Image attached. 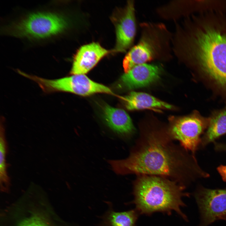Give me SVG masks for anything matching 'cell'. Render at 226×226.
<instances>
[{
    "label": "cell",
    "instance_id": "15",
    "mask_svg": "<svg viewBox=\"0 0 226 226\" xmlns=\"http://www.w3.org/2000/svg\"><path fill=\"white\" fill-rule=\"evenodd\" d=\"M226 133V110L223 111L211 119L207 130V141L211 142Z\"/></svg>",
    "mask_w": 226,
    "mask_h": 226
},
{
    "label": "cell",
    "instance_id": "12",
    "mask_svg": "<svg viewBox=\"0 0 226 226\" xmlns=\"http://www.w3.org/2000/svg\"><path fill=\"white\" fill-rule=\"evenodd\" d=\"M104 119L108 126L122 139L131 138L135 129L129 115L123 109L108 105L103 108Z\"/></svg>",
    "mask_w": 226,
    "mask_h": 226
},
{
    "label": "cell",
    "instance_id": "10",
    "mask_svg": "<svg viewBox=\"0 0 226 226\" xmlns=\"http://www.w3.org/2000/svg\"><path fill=\"white\" fill-rule=\"evenodd\" d=\"M162 71L160 65L147 63L139 64L121 76L119 86L127 90L145 87L158 80Z\"/></svg>",
    "mask_w": 226,
    "mask_h": 226
},
{
    "label": "cell",
    "instance_id": "14",
    "mask_svg": "<svg viewBox=\"0 0 226 226\" xmlns=\"http://www.w3.org/2000/svg\"><path fill=\"white\" fill-rule=\"evenodd\" d=\"M109 208L103 216L100 226H136L139 212L136 209L123 212L115 211L109 203Z\"/></svg>",
    "mask_w": 226,
    "mask_h": 226
},
{
    "label": "cell",
    "instance_id": "17",
    "mask_svg": "<svg viewBox=\"0 0 226 226\" xmlns=\"http://www.w3.org/2000/svg\"><path fill=\"white\" fill-rule=\"evenodd\" d=\"M46 215L35 213L25 218L17 226H52Z\"/></svg>",
    "mask_w": 226,
    "mask_h": 226
},
{
    "label": "cell",
    "instance_id": "2",
    "mask_svg": "<svg viewBox=\"0 0 226 226\" xmlns=\"http://www.w3.org/2000/svg\"><path fill=\"white\" fill-rule=\"evenodd\" d=\"M176 54L180 60L194 58L210 79L226 89V34L210 26L194 34L185 32L178 42Z\"/></svg>",
    "mask_w": 226,
    "mask_h": 226
},
{
    "label": "cell",
    "instance_id": "11",
    "mask_svg": "<svg viewBox=\"0 0 226 226\" xmlns=\"http://www.w3.org/2000/svg\"><path fill=\"white\" fill-rule=\"evenodd\" d=\"M109 52L96 42L82 46L74 58L71 74H85Z\"/></svg>",
    "mask_w": 226,
    "mask_h": 226
},
{
    "label": "cell",
    "instance_id": "9",
    "mask_svg": "<svg viewBox=\"0 0 226 226\" xmlns=\"http://www.w3.org/2000/svg\"><path fill=\"white\" fill-rule=\"evenodd\" d=\"M134 5L133 1H128L125 6L117 10L111 17L116 35L114 52H125L133 43L137 28Z\"/></svg>",
    "mask_w": 226,
    "mask_h": 226
},
{
    "label": "cell",
    "instance_id": "5",
    "mask_svg": "<svg viewBox=\"0 0 226 226\" xmlns=\"http://www.w3.org/2000/svg\"><path fill=\"white\" fill-rule=\"evenodd\" d=\"M68 26L62 15L51 12L30 14L4 28L5 34L32 39L48 38L59 34Z\"/></svg>",
    "mask_w": 226,
    "mask_h": 226
},
{
    "label": "cell",
    "instance_id": "4",
    "mask_svg": "<svg viewBox=\"0 0 226 226\" xmlns=\"http://www.w3.org/2000/svg\"><path fill=\"white\" fill-rule=\"evenodd\" d=\"M141 35L138 43L123 59L125 73L133 67L154 60L166 61L172 58L173 34L161 23H141Z\"/></svg>",
    "mask_w": 226,
    "mask_h": 226
},
{
    "label": "cell",
    "instance_id": "3",
    "mask_svg": "<svg viewBox=\"0 0 226 226\" xmlns=\"http://www.w3.org/2000/svg\"><path fill=\"white\" fill-rule=\"evenodd\" d=\"M132 203L139 213L151 214L156 212L170 213L174 211L186 220L180 209L185 205L182 198L188 196L185 187L166 178L156 175H137L133 181Z\"/></svg>",
    "mask_w": 226,
    "mask_h": 226
},
{
    "label": "cell",
    "instance_id": "7",
    "mask_svg": "<svg viewBox=\"0 0 226 226\" xmlns=\"http://www.w3.org/2000/svg\"><path fill=\"white\" fill-rule=\"evenodd\" d=\"M203 119L195 113L188 116L170 119L168 132L185 150L194 153L198 146L199 136L204 128Z\"/></svg>",
    "mask_w": 226,
    "mask_h": 226
},
{
    "label": "cell",
    "instance_id": "1",
    "mask_svg": "<svg viewBox=\"0 0 226 226\" xmlns=\"http://www.w3.org/2000/svg\"><path fill=\"white\" fill-rule=\"evenodd\" d=\"M142 130L125 159L109 160L116 174L164 177L185 187L188 163L183 148L174 142L167 128Z\"/></svg>",
    "mask_w": 226,
    "mask_h": 226
},
{
    "label": "cell",
    "instance_id": "8",
    "mask_svg": "<svg viewBox=\"0 0 226 226\" xmlns=\"http://www.w3.org/2000/svg\"><path fill=\"white\" fill-rule=\"evenodd\" d=\"M195 196L200 214L199 226H208L218 220L226 221V190L201 188Z\"/></svg>",
    "mask_w": 226,
    "mask_h": 226
},
{
    "label": "cell",
    "instance_id": "6",
    "mask_svg": "<svg viewBox=\"0 0 226 226\" xmlns=\"http://www.w3.org/2000/svg\"><path fill=\"white\" fill-rule=\"evenodd\" d=\"M24 77L36 83L46 94L64 92L84 96L98 93L113 94L109 88L93 81L85 74L73 75L54 79H46L27 73Z\"/></svg>",
    "mask_w": 226,
    "mask_h": 226
},
{
    "label": "cell",
    "instance_id": "16",
    "mask_svg": "<svg viewBox=\"0 0 226 226\" xmlns=\"http://www.w3.org/2000/svg\"><path fill=\"white\" fill-rule=\"evenodd\" d=\"M4 128L1 126L0 136V181L1 189L7 191L10 185L9 178L7 172L6 156L7 145Z\"/></svg>",
    "mask_w": 226,
    "mask_h": 226
},
{
    "label": "cell",
    "instance_id": "13",
    "mask_svg": "<svg viewBox=\"0 0 226 226\" xmlns=\"http://www.w3.org/2000/svg\"><path fill=\"white\" fill-rule=\"evenodd\" d=\"M121 98L126 108L130 110L150 109L156 110L173 108L171 105L145 93L132 91Z\"/></svg>",
    "mask_w": 226,
    "mask_h": 226
},
{
    "label": "cell",
    "instance_id": "18",
    "mask_svg": "<svg viewBox=\"0 0 226 226\" xmlns=\"http://www.w3.org/2000/svg\"><path fill=\"white\" fill-rule=\"evenodd\" d=\"M218 170L223 180L226 181V166L221 165L218 168Z\"/></svg>",
    "mask_w": 226,
    "mask_h": 226
}]
</instances>
